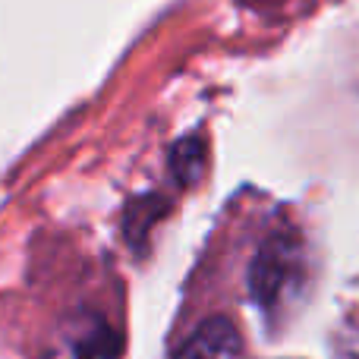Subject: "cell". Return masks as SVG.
I'll use <instances>...</instances> for the list:
<instances>
[{
  "label": "cell",
  "instance_id": "1",
  "mask_svg": "<svg viewBox=\"0 0 359 359\" xmlns=\"http://www.w3.org/2000/svg\"><path fill=\"white\" fill-rule=\"evenodd\" d=\"M306 246L297 233L278 230L259 246L249 265V290L268 322L287 316L306 290Z\"/></svg>",
  "mask_w": 359,
  "mask_h": 359
},
{
  "label": "cell",
  "instance_id": "2",
  "mask_svg": "<svg viewBox=\"0 0 359 359\" xmlns=\"http://www.w3.org/2000/svg\"><path fill=\"white\" fill-rule=\"evenodd\" d=\"M120 350L123 344L117 331L101 316L86 312L60 331V337L50 347V356L44 359H117Z\"/></svg>",
  "mask_w": 359,
  "mask_h": 359
},
{
  "label": "cell",
  "instance_id": "3",
  "mask_svg": "<svg viewBox=\"0 0 359 359\" xmlns=\"http://www.w3.org/2000/svg\"><path fill=\"white\" fill-rule=\"evenodd\" d=\"M240 356H243V337L236 331V325L224 316H215L192 331L177 359H240Z\"/></svg>",
  "mask_w": 359,
  "mask_h": 359
},
{
  "label": "cell",
  "instance_id": "4",
  "mask_svg": "<svg viewBox=\"0 0 359 359\" xmlns=\"http://www.w3.org/2000/svg\"><path fill=\"white\" fill-rule=\"evenodd\" d=\"M202 164H205V151H202V142L196 136L189 139H180L170 151V170L174 177L180 180V186H189L202 177Z\"/></svg>",
  "mask_w": 359,
  "mask_h": 359
},
{
  "label": "cell",
  "instance_id": "5",
  "mask_svg": "<svg viewBox=\"0 0 359 359\" xmlns=\"http://www.w3.org/2000/svg\"><path fill=\"white\" fill-rule=\"evenodd\" d=\"M334 359H359V318L344 322L334 334Z\"/></svg>",
  "mask_w": 359,
  "mask_h": 359
},
{
  "label": "cell",
  "instance_id": "6",
  "mask_svg": "<svg viewBox=\"0 0 359 359\" xmlns=\"http://www.w3.org/2000/svg\"><path fill=\"white\" fill-rule=\"evenodd\" d=\"M249 4H265V0H249Z\"/></svg>",
  "mask_w": 359,
  "mask_h": 359
}]
</instances>
